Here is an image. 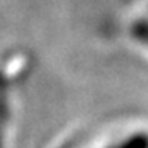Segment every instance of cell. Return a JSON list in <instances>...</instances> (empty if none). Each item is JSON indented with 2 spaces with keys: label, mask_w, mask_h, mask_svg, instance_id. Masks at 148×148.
Instances as JSON below:
<instances>
[{
  "label": "cell",
  "mask_w": 148,
  "mask_h": 148,
  "mask_svg": "<svg viewBox=\"0 0 148 148\" xmlns=\"http://www.w3.org/2000/svg\"><path fill=\"white\" fill-rule=\"evenodd\" d=\"M107 148H148V133L138 132L130 137H125L119 140L117 143H112Z\"/></svg>",
  "instance_id": "cell-2"
},
{
  "label": "cell",
  "mask_w": 148,
  "mask_h": 148,
  "mask_svg": "<svg viewBox=\"0 0 148 148\" xmlns=\"http://www.w3.org/2000/svg\"><path fill=\"white\" fill-rule=\"evenodd\" d=\"M133 36L137 38L140 43L148 46V23L145 21H138L137 25L133 27Z\"/></svg>",
  "instance_id": "cell-3"
},
{
  "label": "cell",
  "mask_w": 148,
  "mask_h": 148,
  "mask_svg": "<svg viewBox=\"0 0 148 148\" xmlns=\"http://www.w3.org/2000/svg\"><path fill=\"white\" fill-rule=\"evenodd\" d=\"M13 74L8 68H0V148H5V130L12 117Z\"/></svg>",
  "instance_id": "cell-1"
}]
</instances>
